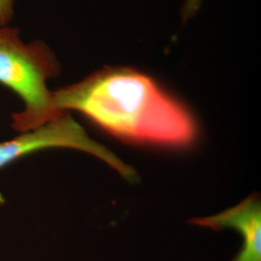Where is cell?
Instances as JSON below:
<instances>
[{
  "label": "cell",
  "instance_id": "5",
  "mask_svg": "<svg viewBox=\"0 0 261 261\" xmlns=\"http://www.w3.org/2000/svg\"><path fill=\"white\" fill-rule=\"evenodd\" d=\"M14 17V0H0V27L8 25Z\"/></svg>",
  "mask_w": 261,
  "mask_h": 261
},
{
  "label": "cell",
  "instance_id": "2",
  "mask_svg": "<svg viewBox=\"0 0 261 261\" xmlns=\"http://www.w3.org/2000/svg\"><path fill=\"white\" fill-rule=\"evenodd\" d=\"M61 70L53 50L42 41L23 43L18 28L0 27V84L18 94L24 109L12 115L14 130H33L60 116L47 80Z\"/></svg>",
  "mask_w": 261,
  "mask_h": 261
},
{
  "label": "cell",
  "instance_id": "1",
  "mask_svg": "<svg viewBox=\"0 0 261 261\" xmlns=\"http://www.w3.org/2000/svg\"><path fill=\"white\" fill-rule=\"evenodd\" d=\"M53 99L58 112H81L125 143L184 149L198 139V123L186 105L129 67H105L53 92Z\"/></svg>",
  "mask_w": 261,
  "mask_h": 261
},
{
  "label": "cell",
  "instance_id": "4",
  "mask_svg": "<svg viewBox=\"0 0 261 261\" xmlns=\"http://www.w3.org/2000/svg\"><path fill=\"white\" fill-rule=\"evenodd\" d=\"M190 223L215 230L233 228L242 235L241 251L232 261H261V202L259 196H248L238 205L220 214L194 219Z\"/></svg>",
  "mask_w": 261,
  "mask_h": 261
},
{
  "label": "cell",
  "instance_id": "6",
  "mask_svg": "<svg viewBox=\"0 0 261 261\" xmlns=\"http://www.w3.org/2000/svg\"><path fill=\"white\" fill-rule=\"evenodd\" d=\"M202 0H187L186 4L184 6V11H183V16L184 18H189L192 15L196 13L200 3Z\"/></svg>",
  "mask_w": 261,
  "mask_h": 261
},
{
  "label": "cell",
  "instance_id": "3",
  "mask_svg": "<svg viewBox=\"0 0 261 261\" xmlns=\"http://www.w3.org/2000/svg\"><path fill=\"white\" fill-rule=\"evenodd\" d=\"M71 148L103 160L126 180L135 182L137 173L103 145L92 140L69 112L33 130L20 133L13 140L0 142V168L15 160L40 150Z\"/></svg>",
  "mask_w": 261,
  "mask_h": 261
},
{
  "label": "cell",
  "instance_id": "7",
  "mask_svg": "<svg viewBox=\"0 0 261 261\" xmlns=\"http://www.w3.org/2000/svg\"><path fill=\"white\" fill-rule=\"evenodd\" d=\"M4 201H5L4 197H3V196L0 194V204H3V203H4Z\"/></svg>",
  "mask_w": 261,
  "mask_h": 261
}]
</instances>
